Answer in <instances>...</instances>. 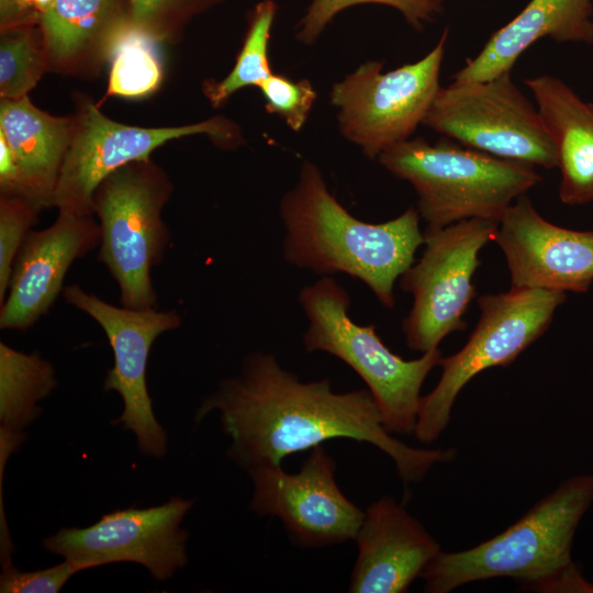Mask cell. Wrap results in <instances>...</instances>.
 Listing matches in <instances>:
<instances>
[{
	"label": "cell",
	"instance_id": "obj_22",
	"mask_svg": "<svg viewBox=\"0 0 593 593\" xmlns=\"http://www.w3.org/2000/svg\"><path fill=\"white\" fill-rule=\"evenodd\" d=\"M52 363L0 343V466L25 439L23 429L41 414L37 403L56 388Z\"/></svg>",
	"mask_w": 593,
	"mask_h": 593
},
{
	"label": "cell",
	"instance_id": "obj_26",
	"mask_svg": "<svg viewBox=\"0 0 593 593\" xmlns=\"http://www.w3.org/2000/svg\"><path fill=\"white\" fill-rule=\"evenodd\" d=\"M131 31L156 44H176L189 23L223 0H128Z\"/></svg>",
	"mask_w": 593,
	"mask_h": 593
},
{
	"label": "cell",
	"instance_id": "obj_20",
	"mask_svg": "<svg viewBox=\"0 0 593 593\" xmlns=\"http://www.w3.org/2000/svg\"><path fill=\"white\" fill-rule=\"evenodd\" d=\"M75 132V116H55L29 96L0 100V134L20 168L23 197L41 210L54 208L59 174Z\"/></svg>",
	"mask_w": 593,
	"mask_h": 593
},
{
	"label": "cell",
	"instance_id": "obj_4",
	"mask_svg": "<svg viewBox=\"0 0 593 593\" xmlns=\"http://www.w3.org/2000/svg\"><path fill=\"white\" fill-rule=\"evenodd\" d=\"M393 176L411 183L428 230L468 219L500 222L519 197L541 181L532 165L441 139L410 138L378 157Z\"/></svg>",
	"mask_w": 593,
	"mask_h": 593
},
{
	"label": "cell",
	"instance_id": "obj_23",
	"mask_svg": "<svg viewBox=\"0 0 593 593\" xmlns=\"http://www.w3.org/2000/svg\"><path fill=\"white\" fill-rule=\"evenodd\" d=\"M277 12L275 0H262L251 10L232 70L222 80L208 79L202 85L203 94L213 108L222 107L243 88L258 87L272 74L269 43Z\"/></svg>",
	"mask_w": 593,
	"mask_h": 593
},
{
	"label": "cell",
	"instance_id": "obj_34",
	"mask_svg": "<svg viewBox=\"0 0 593 593\" xmlns=\"http://www.w3.org/2000/svg\"><path fill=\"white\" fill-rule=\"evenodd\" d=\"M20 2V4L24 8H27V9H34L33 8V2L34 0H18Z\"/></svg>",
	"mask_w": 593,
	"mask_h": 593
},
{
	"label": "cell",
	"instance_id": "obj_18",
	"mask_svg": "<svg viewBox=\"0 0 593 593\" xmlns=\"http://www.w3.org/2000/svg\"><path fill=\"white\" fill-rule=\"evenodd\" d=\"M48 71L97 77L131 31L128 0H55L38 15Z\"/></svg>",
	"mask_w": 593,
	"mask_h": 593
},
{
	"label": "cell",
	"instance_id": "obj_10",
	"mask_svg": "<svg viewBox=\"0 0 593 593\" xmlns=\"http://www.w3.org/2000/svg\"><path fill=\"white\" fill-rule=\"evenodd\" d=\"M423 125L495 157L558 167L555 145L537 107L514 83L511 71L440 87Z\"/></svg>",
	"mask_w": 593,
	"mask_h": 593
},
{
	"label": "cell",
	"instance_id": "obj_11",
	"mask_svg": "<svg viewBox=\"0 0 593 593\" xmlns=\"http://www.w3.org/2000/svg\"><path fill=\"white\" fill-rule=\"evenodd\" d=\"M499 222L468 219L424 232L422 257L400 277V287L413 295L403 321L410 349L422 354L438 348L450 333L466 327L463 315L475 296L473 276L479 251L494 240Z\"/></svg>",
	"mask_w": 593,
	"mask_h": 593
},
{
	"label": "cell",
	"instance_id": "obj_25",
	"mask_svg": "<svg viewBox=\"0 0 593 593\" xmlns=\"http://www.w3.org/2000/svg\"><path fill=\"white\" fill-rule=\"evenodd\" d=\"M158 44L132 31L115 51L110 64L105 97L138 99L154 93L164 78Z\"/></svg>",
	"mask_w": 593,
	"mask_h": 593
},
{
	"label": "cell",
	"instance_id": "obj_21",
	"mask_svg": "<svg viewBox=\"0 0 593 593\" xmlns=\"http://www.w3.org/2000/svg\"><path fill=\"white\" fill-rule=\"evenodd\" d=\"M525 83L557 152L560 200L568 205L593 202V104L550 75Z\"/></svg>",
	"mask_w": 593,
	"mask_h": 593
},
{
	"label": "cell",
	"instance_id": "obj_12",
	"mask_svg": "<svg viewBox=\"0 0 593 593\" xmlns=\"http://www.w3.org/2000/svg\"><path fill=\"white\" fill-rule=\"evenodd\" d=\"M65 301L94 320L104 331L114 355V365L104 380L105 391L118 392L124 410L114 422L132 430L142 454L161 458L167 436L155 417L146 382L150 348L163 333L181 325L176 311L136 310L116 306L89 293L78 284L64 288Z\"/></svg>",
	"mask_w": 593,
	"mask_h": 593
},
{
	"label": "cell",
	"instance_id": "obj_5",
	"mask_svg": "<svg viewBox=\"0 0 593 593\" xmlns=\"http://www.w3.org/2000/svg\"><path fill=\"white\" fill-rule=\"evenodd\" d=\"M309 326L306 351H324L348 365L367 384L390 433L414 434L421 389L443 357L439 348L405 360L382 342L373 324L360 325L349 315L350 296L337 281L322 277L299 293Z\"/></svg>",
	"mask_w": 593,
	"mask_h": 593
},
{
	"label": "cell",
	"instance_id": "obj_13",
	"mask_svg": "<svg viewBox=\"0 0 593 593\" xmlns=\"http://www.w3.org/2000/svg\"><path fill=\"white\" fill-rule=\"evenodd\" d=\"M192 500L172 497L147 508L118 510L85 528H60L44 539V548L69 561L77 572L114 562L145 567L165 581L186 566L188 532L180 524Z\"/></svg>",
	"mask_w": 593,
	"mask_h": 593
},
{
	"label": "cell",
	"instance_id": "obj_7",
	"mask_svg": "<svg viewBox=\"0 0 593 593\" xmlns=\"http://www.w3.org/2000/svg\"><path fill=\"white\" fill-rule=\"evenodd\" d=\"M564 300L566 292L526 288L480 296V318L468 342L456 354L440 358L441 377L421 398L416 439L435 441L448 426L461 389L481 371L512 363L547 331Z\"/></svg>",
	"mask_w": 593,
	"mask_h": 593
},
{
	"label": "cell",
	"instance_id": "obj_1",
	"mask_svg": "<svg viewBox=\"0 0 593 593\" xmlns=\"http://www.w3.org/2000/svg\"><path fill=\"white\" fill-rule=\"evenodd\" d=\"M214 410L232 441L228 457L247 472L281 466L289 455L337 438L376 446L406 484L421 482L434 466L456 457L452 448L421 449L395 439L369 390L336 392L327 378L303 382L267 353L247 355L240 372L219 383L194 421Z\"/></svg>",
	"mask_w": 593,
	"mask_h": 593
},
{
	"label": "cell",
	"instance_id": "obj_24",
	"mask_svg": "<svg viewBox=\"0 0 593 593\" xmlns=\"http://www.w3.org/2000/svg\"><path fill=\"white\" fill-rule=\"evenodd\" d=\"M48 60L38 19L0 29V98L29 96Z\"/></svg>",
	"mask_w": 593,
	"mask_h": 593
},
{
	"label": "cell",
	"instance_id": "obj_16",
	"mask_svg": "<svg viewBox=\"0 0 593 593\" xmlns=\"http://www.w3.org/2000/svg\"><path fill=\"white\" fill-rule=\"evenodd\" d=\"M99 244L100 226L94 214L58 211L51 226L30 231L0 304L1 329L26 331L46 315L64 291L70 266Z\"/></svg>",
	"mask_w": 593,
	"mask_h": 593
},
{
	"label": "cell",
	"instance_id": "obj_33",
	"mask_svg": "<svg viewBox=\"0 0 593 593\" xmlns=\"http://www.w3.org/2000/svg\"><path fill=\"white\" fill-rule=\"evenodd\" d=\"M55 0H34L33 8L38 12V14L47 11Z\"/></svg>",
	"mask_w": 593,
	"mask_h": 593
},
{
	"label": "cell",
	"instance_id": "obj_15",
	"mask_svg": "<svg viewBox=\"0 0 593 593\" xmlns=\"http://www.w3.org/2000/svg\"><path fill=\"white\" fill-rule=\"evenodd\" d=\"M494 240L506 258L512 288L586 292L593 281V231L548 222L525 194L506 210Z\"/></svg>",
	"mask_w": 593,
	"mask_h": 593
},
{
	"label": "cell",
	"instance_id": "obj_2",
	"mask_svg": "<svg viewBox=\"0 0 593 593\" xmlns=\"http://www.w3.org/2000/svg\"><path fill=\"white\" fill-rule=\"evenodd\" d=\"M279 215L288 264L322 277L344 273L358 279L385 307L394 306L395 281L424 244L416 209L383 223L363 222L337 201L320 168L307 160L282 195Z\"/></svg>",
	"mask_w": 593,
	"mask_h": 593
},
{
	"label": "cell",
	"instance_id": "obj_35",
	"mask_svg": "<svg viewBox=\"0 0 593 593\" xmlns=\"http://www.w3.org/2000/svg\"><path fill=\"white\" fill-rule=\"evenodd\" d=\"M432 1L436 2V0H432ZM436 3H437V2H436Z\"/></svg>",
	"mask_w": 593,
	"mask_h": 593
},
{
	"label": "cell",
	"instance_id": "obj_31",
	"mask_svg": "<svg viewBox=\"0 0 593 593\" xmlns=\"http://www.w3.org/2000/svg\"><path fill=\"white\" fill-rule=\"evenodd\" d=\"M0 194L23 197V186L16 159L0 134Z\"/></svg>",
	"mask_w": 593,
	"mask_h": 593
},
{
	"label": "cell",
	"instance_id": "obj_14",
	"mask_svg": "<svg viewBox=\"0 0 593 593\" xmlns=\"http://www.w3.org/2000/svg\"><path fill=\"white\" fill-rule=\"evenodd\" d=\"M335 470L322 445L311 449L299 472L288 473L281 466L253 469L250 510L280 518L292 541L304 548L355 539L365 511L344 495Z\"/></svg>",
	"mask_w": 593,
	"mask_h": 593
},
{
	"label": "cell",
	"instance_id": "obj_29",
	"mask_svg": "<svg viewBox=\"0 0 593 593\" xmlns=\"http://www.w3.org/2000/svg\"><path fill=\"white\" fill-rule=\"evenodd\" d=\"M257 88L264 97L267 113L278 115L293 132L303 128L317 99L311 81L292 80L272 72Z\"/></svg>",
	"mask_w": 593,
	"mask_h": 593
},
{
	"label": "cell",
	"instance_id": "obj_27",
	"mask_svg": "<svg viewBox=\"0 0 593 593\" xmlns=\"http://www.w3.org/2000/svg\"><path fill=\"white\" fill-rule=\"evenodd\" d=\"M367 3L396 9L417 30L439 10L438 4L432 0H312L295 26V38L304 45H312L339 12Z\"/></svg>",
	"mask_w": 593,
	"mask_h": 593
},
{
	"label": "cell",
	"instance_id": "obj_32",
	"mask_svg": "<svg viewBox=\"0 0 593 593\" xmlns=\"http://www.w3.org/2000/svg\"><path fill=\"white\" fill-rule=\"evenodd\" d=\"M35 9H27L18 0H0V29L38 19Z\"/></svg>",
	"mask_w": 593,
	"mask_h": 593
},
{
	"label": "cell",
	"instance_id": "obj_3",
	"mask_svg": "<svg viewBox=\"0 0 593 593\" xmlns=\"http://www.w3.org/2000/svg\"><path fill=\"white\" fill-rule=\"evenodd\" d=\"M592 502V474L567 479L501 534L463 551H440L421 574L424 592L448 593L500 577L514 578L534 591H579L584 580L571 548Z\"/></svg>",
	"mask_w": 593,
	"mask_h": 593
},
{
	"label": "cell",
	"instance_id": "obj_6",
	"mask_svg": "<svg viewBox=\"0 0 593 593\" xmlns=\"http://www.w3.org/2000/svg\"><path fill=\"white\" fill-rule=\"evenodd\" d=\"M172 192L168 175L152 158L120 167L93 192L92 212L100 226L98 260L116 281L125 307L157 309L150 272L170 242L161 212Z\"/></svg>",
	"mask_w": 593,
	"mask_h": 593
},
{
	"label": "cell",
	"instance_id": "obj_17",
	"mask_svg": "<svg viewBox=\"0 0 593 593\" xmlns=\"http://www.w3.org/2000/svg\"><path fill=\"white\" fill-rule=\"evenodd\" d=\"M358 556L350 593H404L441 551L419 521L392 496L365 511L355 538Z\"/></svg>",
	"mask_w": 593,
	"mask_h": 593
},
{
	"label": "cell",
	"instance_id": "obj_8",
	"mask_svg": "<svg viewBox=\"0 0 593 593\" xmlns=\"http://www.w3.org/2000/svg\"><path fill=\"white\" fill-rule=\"evenodd\" d=\"M448 30L415 63L383 72V63L361 64L333 85L329 102L337 109L340 134L374 159L411 138L440 89L439 77Z\"/></svg>",
	"mask_w": 593,
	"mask_h": 593
},
{
	"label": "cell",
	"instance_id": "obj_30",
	"mask_svg": "<svg viewBox=\"0 0 593 593\" xmlns=\"http://www.w3.org/2000/svg\"><path fill=\"white\" fill-rule=\"evenodd\" d=\"M77 573L74 566L64 562L36 571L21 572L12 566L5 567L0 577L1 593H57Z\"/></svg>",
	"mask_w": 593,
	"mask_h": 593
},
{
	"label": "cell",
	"instance_id": "obj_19",
	"mask_svg": "<svg viewBox=\"0 0 593 593\" xmlns=\"http://www.w3.org/2000/svg\"><path fill=\"white\" fill-rule=\"evenodd\" d=\"M546 36L559 43H593L592 0H532L489 38L452 80L483 81L511 71L521 55Z\"/></svg>",
	"mask_w": 593,
	"mask_h": 593
},
{
	"label": "cell",
	"instance_id": "obj_28",
	"mask_svg": "<svg viewBox=\"0 0 593 593\" xmlns=\"http://www.w3.org/2000/svg\"><path fill=\"white\" fill-rule=\"evenodd\" d=\"M41 211L24 197L0 194V304L5 299L18 253Z\"/></svg>",
	"mask_w": 593,
	"mask_h": 593
},
{
	"label": "cell",
	"instance_id": "obj_9",
	"mask_svg": "<svg viewBox=\"0 0 593 593\" xmlns=\"http://www.w3.org/2000/svg\"><path fill=\"white\" fill-rule=\"evenodd\" d=\"M74 137L54 195L58 211L93 214V192L108 175L131 161L149 159L169 141L203 134L225 150L244 144L240 126L223 115L180 126L142 127L113 121L83 93L74 94Z\"/></svg>",
	"mask_w": 593,
	"mask_h": 593
}]
</instances>
